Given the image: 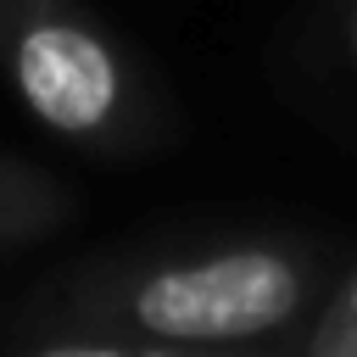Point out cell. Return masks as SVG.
<instances>
[{
    "label": "cell",
    "instance_id": "obj_1",
    "mask_svg": "<svg viewBox=\"0 0 357 357\" xmlns=\"http://www.w3.org/2000/svg\"><path fill=\"white\" fill-rule=\"evenodd\" d=\"M324 296L312 251L290 240H234L184 257L106 268L17 324L11 346L39 357H178L212 346H279Z\"/></svg>",
    "mask_w": 357,
    "mask_h": 357
},
{
    "label": "cell",
    "instance_id": "obj_2",
    "mask_svg": "<svg viewBox=\"0 0 357 357\" xmlns=\"http://www.w3.org/2000/svg\"><path fill=\"white\" fill-rule=\"evenodd\" d=\"M0 67L56 139L117 151L139 128L134 73L78 0H0Z\"/></svg>",
    "mask_w": 357,
    "mask_h": 357
},
{
    "label": "cell",
    "instance_id": "obj_3",
    "mask_svg": "<svg viewBox=\"0 0 357 357\" xmlns=\"http://www.w3.org/2000/svg\"><path fill=\"white\" fill-rule=\"evenodd\" d=\"M67 212H73V195H67L45 167L17 162V156L0 151V251L61 229Z\"/></svg>",
    "mask_w": 357,
    "mask_h": 357
},
{
    "label": "cell",
    "instance_id": "obj_4",
    "mask_svg": "<svg viewBox=\"0 0 357 357\" xmlns=\"http://www.w3.org/2000/svg\"><path fill=\"white\" fill-rule=\"evenodd\" d=\"M279 351H301V357H357V268L318 296V307L307 312V324L290 329V335L279 340Z\"/></svg>",
    "mask_w": 357,
    "mask_h": 357
},
{
    "label": "cell",
    "instance_id": "obj_5",
    "mask_svg": "<svg viewBox=\"0 0 357 357\" xmlns=\"http://www.w3.org/2000/svg\"><path fill=\"white\" fill-rule=\"evenodd\" d=\"M340 50H346V61L357 67V0L346 6V22H340Z\"/></svg>",
    "mask_w": 357,
    "mask_h": 357
}]
</instances>
